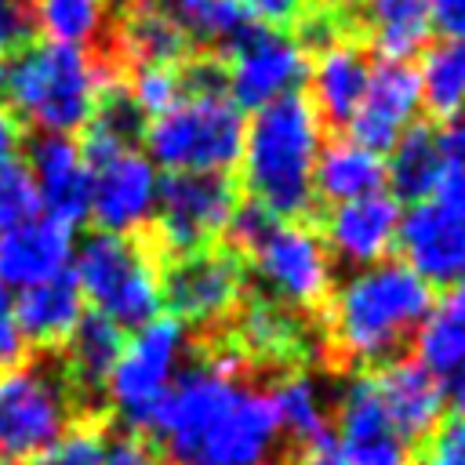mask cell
I'll return each instance as SVG.
<instances>
[{"label":"cell","instance_id":"4dcf8cb0","mask_svg":"<svg viewBox=\"0 0 465 465\" xmlns=\"http://www.w3.org/2000/svg\"><path fill=\"white\" fill-rule=\"evenodd\" d=\"M421 102L436 120L465 113V40H440L425 51L421 69Z\"/></svg>","mask_w":465,"mask_h":465},{"label":"cell","instance_id":"83f0119b","mask_svg":"<svg viewBox=\"0 0 465 465\" xmlns=\"http://www.w3.org/2000/svg\"><path fill=\"white\" fill-rule=\"evenodd\" d=\"M167 15L185 33L189 47H207V54H229L258 22L236 0H160Z\"/></svg>","mask_w":465,"mask_h":465},{"label":"cell","instance_id":"6da1fadb","mask_svg":"<svg viewBox=\"0 0 465 465\" xmlns=\"http://www.w3.org/2000/svg\"><path fill=\"white\" fill-rule=\"evenodd\" d=\"M153 432L171 465H272L280 450L272 396L243 378V360L232 349L174 378Z\"/></svg>","mask_w":465,"mask_h":465},{"label":"cell","instance_id":"d590c367","mask_svg":"<svg viewBox=\"0 0 465 465\" xmlns=\"http://www.w3.org/2000/svg\"><path fill=\"white\" fill-rule=\"evenodd\" d=\"M102 454H105V432L94 418H84L62 440H54L47 450H40L22 465H102Z\"/></svg>","mask_w":465,"mask_h":465},{"label":"cell","instance_id":"f35d334b","mask_svg":"<svg viewBox=\"0 0 465 465\" xmlns=\"http://www.w3.org/2000/svg\"><path fill=\"white\" fill-rule=\"evenodd\" d=\"M29 345L15 323V309H11V294L0 287V371H11V367H22L29 360Z\"/></svg>","mask_w":465,"mask_h":465},{"label":"cell","instance_id":"52a82bcc","mask_svg":"<svg viewBox=\"0 0 465 465\" xmlns=\"http://www.w3.org/2000/svg\"><path fill=\"white\" fill-rule=\"evenodd\" d=\"M73 280L94 312L116 327H142L160 312V269L138 236L94 232L73 254Z\"/></svg>","mask_w":465,"mask_h":465},{"label":"cell","instance_id":"603a6c76","mask_svg":"<svg viewBox=\"0 0 465 465\" xmlns=\"http://www.w3.org/2000/svg\"><path fill=\"white\" fill-rule=\"evenodd\" d=\"M73 262V229L36 218L11 232H0V287L25 291L62 276Z\"/></svg>","mask_w":465,"mask_h":465},{"label":"cell","instance_id":"7402d4cb","mask_svg":"<svg viewBox=\"0 0 465 465\" xmlns=\"http://www.w3.org/2000/svg\"><path fill=\"white\" fill-rule=\"evenodd\" d=\"M374 385H378V396L407 447L432 440V432L440 429L443 411H447L440 378L432 371H425L418 360L396 356L374 374Z\"/></svg>","mask_w":465,"mask_h":465},{"label":"cell","instance_id":"ffe728a7","mask_svg":"<svg viewBox=\"0 0 465 465\" xmlns=\"http://www.w3.org/2000/svg\"><path fill=\"white\" fill-rule=\"evenodd\" d=\"M305 76H309L305 102L316 113V120L327 127H349L363 102L367 80H371L367 44L360 36H338L316 47Z\"/></svg>","mask_w":465,"mask_h":465},{"label":"cell","instance_id":"8d00e7d4","mask_svg":"<svg viewBox=\"0 0 465 465\" xmlns=\"http://www.w3.org/2000/svg\"><path fill=\"white\" fill-rule=\"evenodd\" d=\"M36 22L29 0H0V58H11L33 47Z\"/></svg>","mask_w":465,"mask_h":465},{"label":"cell","instance_id":"9a60e30c","mask_svg":"<svg viewBox=\"0 0 465 465\" xmlns=\"http://www.w3.org/2000/svg\"><path fill=\"white\" fill-rule=\"evenodd\" d=\"M421 105V84L414 62H392L378 58L371 65V80L363 91V102L349 124V138L367 145L371 153H389L396 138L414 124V113Z\"/></svg>","mask_w":465,"mask_h":465},{"label":"cell","instance_id":"e0dca14e","mask_svg":"<svg viewBox=\"0 0 465 465\" xmlns=\"http://www.w3.org/2000/svg\"><path fill=\"white\" fill-rule=\"evenodd\" d=\"M403 265L429 287H454L465 280V218L432 200L414 203L400 218Z\"/></svg>","mask_w":465,"mask_h":465},{"label":"cell","instance_id":"4fadbf2b","mask_svg":"<svg viewBox=\"0 0 465 465\" xmlns=\"http://www.w3.org/2000/svg\"><path fill=\"white\" fill-rule=\"evenodd\" d=\"M87 171H91L87 214L98 222V232L138 236L156 211L160 174L153 160L142 149H124L98 163H87Z\"/></svg>","mask_w":465,"mask_h":465},{"label":"cell","instance_id":"74e56055","mask_svg":"<svg viewBox=\"0 0 465 465\" xmlns=\"http://www.w3.org/2000/svg\"><path fill=\"white\" fill-rule=\"evenodd\" d=\"M254 22H262V25H269V29H294L302 18H305V11L312 7V0H236Z\"/></svg>","mask_w":465,"mask_h":465},{"label":"cell","instance_id":"8fae6325","mask_svg":"<svg viewBox=\"0 0 465 465\" xmlns=\"http://www.w3.org/2000/svg\"><path fill=\"white\" fill-rule=\"evenodd\" d=\"M225 62V94L236 102V109H262L283 94H294L298 84L309 73V54L287 29L254 25L229 54Z\"/></svg>","mask_w":465,"mask_h":465},{"label":"cell","instance_id":"5bb4252c","mask_svg":"<svg viewBox=\"0 0 465 465\" xmlns=\"http://www.w3.org/2000/svg\"><path fill=\"white\" fill-rule=\"evenodd\" d=\"M338 454L345 465H411V447L396 432L374 374L345 381L338 396Z\"/></svg>","mask_w":465,"mask_h":465},{"label":"cell","instance_id":"836d02e7","mask_svg":"<svg viewBox=\"0 0 465 465\" xmlns=\"http://www.w3.org/2000/svg\"><path fill=\"white\" fill-rule=\"evenodd\" d=\"M40 214L44 211H40V196H36L33 174L25 167V156L0 160V232L29 225Z\"/></svg>","mask_w":465,"mask_h":465},{"label":"cell","instance_id":"f546056e","mask_svg":"<svg viewBox=\"0 0 465 465\" xmlns=\"http://www.w3.org/2000/svg\"><path fill=\"white\" fill-rule=\"evenodd\" d=\"M269 396H272V407H276L280 436H291L302 447L331 436V407H327L323 385L312 374H291Z\"/></svg>","mask_w":465,"mask_h":465},{"label":"cell","instance_id":"44dd1931","mask_svg":"<svg viewBox=\"0 0 465 465\" xmlns=\"http://www.w3.org/2000/svg\"><path fill=\"white\" fill-rule=\"evenodd\" d=\"M124 341H127L124 327L105 320L102 312H84L80 323L73 327V334L54 349L65 385L87 418H94L98 396L105 392V381L124 352Z\"/></svg>","mask_w":465,"mask_h":465},{"label":"cell","instance_id":"f6af8a7d","mask_svg":"<svg viewBox=\"0 0 465 465\" xmlns=\"http://www.w3.org/2000/svg\"><path fill=\"white\" fill-rule=\"evenodd\" d=\"M443 389V407L458 414V421H465V363H458L450 374L440 378Z\"/></svg>","mask_w":465,"mask_h":465},{"label":"cell","instance_id":"e575fe53","mask_svg":"<svg viewBox=\"0 0 465 465\" xmlns=\"http://www.w3.org/2000/svg\"><path fill=\"white\" fill-rule=\"evenodd\" d=\"M120 80H124L131 102L138 105V113L149 116V120L160 116L163 109H171L182 98L178 65H138V69H127Z\"/></svg>","mask_w":465,"mask_h":465},{"label":"cell","instance_id":"1f68e13d","mask_svg":"<svg viewBox=\"0 0 465 465\" xmlns=\"http://www.w3.org/2000/svg\"><path fill=\"white\" fill-rule=\"evenodd\" d=\"M29 4H33L36 33H44L47 44H62V47L94 44L109 15L105 0H29Z\"/></svg>","mask_w":465,"mask_h":465},{"label":"cell","instance_id":"d4e9b609","mask_svg":"<svg viewBox=\"0 0 465 465\" xmlns=\"http://www.w3.org/2000/svg\"><path fill=\"white\" fill-rule=\"evenodd\" d=\"M356 33L378 58L411 62L432 36L429 0H356Z\"/></svg>","mask_w":465,"mask_h":465},{"label":"cell","instance_id":"7dc6e473","mask_svg":"<svg viewBox=\"0 0 465 465\" xmlns=\"http://www.w3.org/2000/svg\"><path fill=\"white\" fill-rule=\"evenodd\" d=\"M320 4H356V0H320Z\"/></svg>","mask_w":465,"mask_h":465},{"label":"cell","instance_id":"7a4b0ae2","mask_svg":"<svg viewBox=\"0 0 465 465\" xmlns=\"http://www.w3.org/2000/svg\"><path fill=\"white\" fill-rule=\"evenodd\" d=\"M182 98L145 124V156L167 174H229L243 153V109L225 94V62L189 54Z\"/></svg>","mask_w":465,"mask_h":465},{"label":"cell","instance_id":"b9f144b4","mask_svg":"<svg viewBox=\"0 0 465 465\" xmlns=\"http://www.w3.org/2000/svg\"><path fill=\"white\" fill-rule=\"evenodd\" d=\"M429 200L440 203L443 211H454L465 218V163H447L440 174V185Z\"/></svg>","mask_w":465,"mask_h":465},{"label":"cell","instance_id":"7c38bea8","mask_svg":"<svg viewBox=\"0 0 465 465\" xmlns=\"http://www.w3.org/2000/svg\"><path fill=\"white\" fill-rule=\"evenodd\" d=\"M243 298V269L229 251H193L160 272V302L185 327H211L232 316Z\"/></svg>","mask_w":465,"mask_h":465},{"label":"cell","instance_id":"3957f363","mask_svg":"<svg viewBox=\"0 0 465 465\" xmlns=\"http://www.w3.org/2000/svg\"><path fill=\"white\" fill-rule=\"evenodd\" d=\"M109 80L116 73L98 51L40 44L0 58V105L36 134H73L84 131Z\"/></svg>","mask_w":465,"mask_h":465},{"label":"cell","instance_id":"2e32d148","mask_svg":"<svg viewBox=\"0 0 465 465\" xmlns=\"http://www.w3.org/2000/svg\"><path fill=\"white\" fill-rule=\"evenodd\" d=\"M98 54L120 76L138 65H182L193 47L160 0H124L116 25Z\"/></svg>","mask_w":465,"mask_h":465},{"label":"cell","instance_id":"60d3db41","mask_svg":"<svg viewBox=\"0 0 465 465\" xmlns=\"http://www.w3.org/2000/svg\"><path fill=\"white\" fill-rule=\"evenodd\" d=\"M429 465H465V421H450L432 432Z\"/></svg>","mask_w":465,"mask_h":465},{"label":"cell","instance_id":"484cf974","mask_svg":"<svg viewBox=\"0 0 465 465\" xmlns=\"http://www.w3.org/2000/svg\"><path fill=\"white\" fill-rule=\"evenodd\" d=\"M381 185H385V160L367 145L352 138H331L327 145H320L312 167V193L331 207L381 193Z\"/></svg>","mask_w":465,"mask_h":465},{"label":"cell","instance_id":"ab89813d","mask_svg":"<svg viewBox=\"0 0 465 465\" xmlns=\"http://www.w3.org/2000/svg\"><path fill=\"white\" fill-rule=\"evenodd\" d=\"M102 465H163V461L142 432H124L116 440H105Z\"/></svg>","mask_w":465,"mask_h":465},{"label":"cell","instance_id":"8992f818","mask_svg":"<svg viewBox=\"0 0 465 465\" xmlns=\"http://www.w3.org/2000/svg\"><path fill=\"white\" fill-rule=\"evenodd\" d=\"M84 418L54 352L0 371V465L36 458Z\"/></svg>","mask_w":465,"mask_h":465},{"label":"cell","instance_id":"cb8c5ba5","mask_svg":"<svg viewBox=\"0 0 465 465\" xmlns=\"http://www.w3.org/2000/svg\"><path fill=\"white\" fill-rule=\"evenodd\" d=\"M11 309H15V323L25 338V345L40 349V352H54L80 323L84 294H80L73 272L65 269L62 276H54L47 283L25 287L18 298H11Z\"/></svg>","mask_w":465,"mask_h":465},{"label":"cell","instance_id":"ac0fdd59","mask_svg":"<svg viewBox=\"0 0 465 465\" xmlns=\"http://www.w3.org/2000/svg\"><path fill=\"white\" fill-rule=\"evenodd\" d=\"M44 218L73 229L87 218L91 207V171L80 156V145L69 134H36L25 153Z\"/></svg>","mask_w":465,"mask_h":465},{"label":"cell","instance_id":"9c48e42d","mask_svg":"<svg viewBox=\"0 0 465 465\" xmlns=\"http://www.w3.org/2000/svg\"><path fill=\"white\" fill-rule=\"evenodd\" d=\"M236 185L229 174H167L156 189L153 232L171 258L211 247L236 211Z\"/></svg>","mask_w":465,"mask_h":465},{"label":"cell","instance_id":"bcb514c9","mask_svg":"<svg viewBox=\"0 0 465 465\" xmlns=\"http://www.w3.org/2000/svg\"><path fill=\"white\" fill-rule=\"evenodd\" d=\"M294 465H345V458L338 454V443H334V436H323V440L309 443Z\"/></svg>","mask_w":465,"mask_h":465},{"label":"cell","instance_id":"d6a6232c","mask_svg":"<svg viewBox=\"0 0 465 465\" xmlns=\"http://www.w3.org/2000/svg\"><path fill=\"white\" fill-rule=\"evenodd\" d=\"M298 338H302V327L294 312L272 298H254L240 316V341L247 345L251 356L283 360L298 349Z\"/></svg>","mask_w":465,"mask_h":465},{"label":"cell","instance_id":"277c9868","mask_svg":"<svg viewBox=\"0 0 465 465\" xmlns=\"http://www.w3.org/2000/svg\"><path fill=\"white\" fill-rule=\"evenodd\" d=\"M320 153V120L294 91L262 109L243 127V185L258 207L280 222H294L316 200L312 167Z\"/></svg>","mask_w":465,"mask_h":465},{"label":"cell","instance_id":"4316f807","mask_svg":"<svg viewBox=\"0 0 465 465\" xmlns=\"http://www.w3.org/2000/svg\"><path fill=\"white\" fill-rule=\"evenodd\" d=\"M389 153L392 156L385 163V182H392V196L407 203L429 200L447 167L436 142V124H411Z\"/></svg>","mask_w":465,"mask_h":465},{"label":"cell","instance_id":"ba28073f","mask_svg":"<svg viewBox=\"0 0 465 465\" xmlns=\"http://www.w3.org/2000/svg\"><path fill=\"white\" fill-rule=\"evenodd\" d=\"M189 352V327L174 316H153L124 341V352L105 381V400L127 432L153 429L174 378L182 374V360Z\"/></svg>","mask_w":465,"mask_h":465},{"label":"cell","instance_id":"f1b7e54d","mask_svg":"<svg viewBox=\"0 0 465 465\" xmlns=\"http://www.w3.org/2000/svg\"><path fill=\"white\" fill-rule=\"evenodd\" d=\"M414 349H418L414 360L436 378L465 363V280L447 287V294L432 302L421 327L414 331Z\"/></svg>","mask_w":465,"mask_h":465},{"label":"cell","instance_id":"ee69618b","mask_svg":"<svg viewBox=\"0 0 465 465\" xmlns=\"http://www.w3.org/2000/svg\"><path fill=\"white\" fill-rule=\"evenodd\" d=\"M436 142H440L443 163H465V113H458L450 120H440Z\"/></svg>","mask_w":465,"mask_h":465},{"label":"cell","instance_id":"5b68a950","mask_svg":"<svg viewBox=\"0 0 465 465\" xmlns=\"http://www.w3.org/2000/svg\"><path fill=\"white\" fill-rule=\"evenodd\" d=\"M432 309V287L403 262H378L356 269L331 302L334 345L360 363L396 360L400 345L421 327Z\"/></svg>","mask_w":465,"mask_h":465},{"label":"cell","instance_id":"7bdbcfd3","mask_svg":"<svg viewBox=\"0 0 465 465\" xmlns=\"http://www.w3.org/2000/svg\"><path fill=\"white\" fill-rule=\"evenodd\" d=\"M429 22L443 40H465V0H429Z\"/></svg>","mask_w":465,"mask_h":465},{"label":"cell","instance_id":"c3c4849f","mask_svg":"<svg viewBox=\"0 0 465 465\" xmlns=\"http://www.w3.org/2000/svg\"><path fill=\"white\" fill-rule=\"evenodd\" d=\"M425 465H429V461H425Z\"/></svg>","mask_w":465,"mask_h":465},{"label":"cell","instance_id":"d6986e66","mask_svg":"<svg viewBox=\"0 0 465 465\" xmlns=\"http://www.w3.org/2000/svg\"><path fill=\"white\" fill-rule=\"evenodd\" d=\"M403 207L392 193H371L349 203H334L323 225L327 254L341 258L352 269H367L385 262V254L396 247Z\"/></svg>","mask_w":465,"mask_h":465},{"label":"cell","instance_id":"30bf717a","mask_svg":"<svg viewBox=\"0 0 465 465\" xmlns=\"http://www.w3.org/2000/svg\"><path fill=\"white\" fill-rule=\"evenodd\" d=\"M247 254L269 298L283 309H316L331 291V254L298 222H276Z\"/></svg>","mask_w":465,"mask_h":465}]
</instances>
